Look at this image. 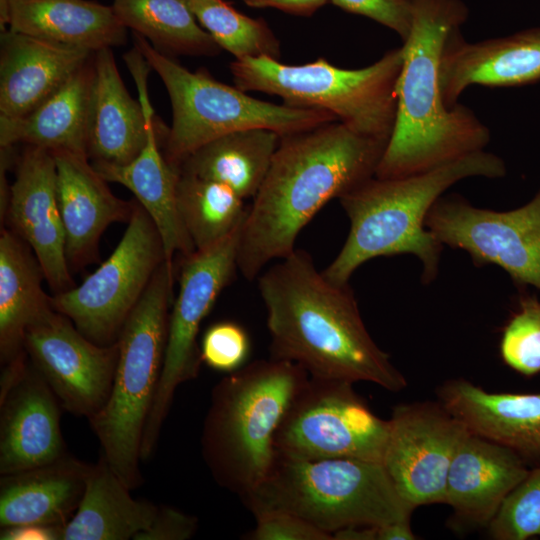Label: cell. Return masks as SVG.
<instances>
[{
    "label": "cell",
    "mask_w": 540,
    "mask_h": 540,
    "mask_svg": "<svg viewBox=\"0 0 540 540\" xmlns=\"http://www.w3.org/2000/svg\"><path fill=\"white\" fill-rule=\"evenodd\" d=\"M346 12L368 17L393 30L404 42L412 29L411 0H329Z\"/></svg>",
    "instance_id": "obj_38"
},
{
    "label": "cell",
    "mask_w": 540,
    "mask_h": 540,
    "mask_svg": "<svg viewBox=\"0 0 540 540\" xmlns=\"http://www.w3.org/2000/svg\"><path fill=\"white\" fill-rule=\"evenodd\" d=\"M4 217L11 230L33 251L54 294L73 288L66 258L57 170L53 153L29 146L17 165Z\"/></svg>",
    "instance_id": "obj_16"
},
{
    "label": "cell",
    "mask_w": 540,
    "mask_h": 540,
    "mask_svg": "<svg viewBox=\"0 0 540 540\" xmlns=\"http://www.w3.org/2000/svg\"><path fill=\"white\" fill-rule=\"evenodd\" d=\"M425 226L438 241L466 251L478 265L503 268L518 284L540 290V191L526 205L498 212L463 197L441 196Z\"/></svg>",
    "instance_id": "obj_13"
},
{
    "label": "cell",
    "mask_w": 540,
    "mask_h": 540,
    "mask_svg": "<svg viewBox=\"0 0 540 540\" xmlns=\"http://www.w3.org/2000/svg\"><path fill=\"white\" fill-rule=\"evenodd\" d=\"M93 55L52 96L25 116H0V145L25 143L87 156V117ZM88 157V156H87Z\"/></svg>",
    "instance_id": "obj_27"
},
{
    "label": "cell",
    "mask_w": 540,
    "mask_h": 540,
    "mask_svg": "<svg viewBox=\"0 0 540 540\" xmlns=\"http://www.w3.org/2000/svg\"><path fill=\"white\" fill-rule=\"evenodd\" d=\"M90 465L66 454L28 470L1 475L0 526H65L84 493Z\"/></svg>",
    "instance_id": "obj_25"
},
{
    "label": "cell",
    "mask_w": 540,
    "mask_h": 540,
    "mask_svg": "<svg viewBox=\"0 0 540 540\" xmlns=\"http://www.w3.org/2000/svg\"><path fill=\"white\" fill-rule=\"evenodd\" d=\"M528 471L514 450L468 432L448 471L445 504L459 525L488 527Z\"/></svg>",
    "instance_id": "obj_21"
},
{
    "label": "cell",
    "mask_w": 540,
    "mask_h": 540,
    "mask_svg": "<svg viewBox=\"0 0 540 540\" xmlns=\"http://www.w3.org/2000/svg\"><path fill=\"white\" fill-rule=\"evenodd\" d=\"M389 422L353 383L308 377L275 433L276 454L296 459L348 458L382 463Z\"/></svg>",
    "instance_id": "obj_10"
},
{
    "label": "cell",
    "mask_w": 540,
    "mask_h": 540,
    "mask_svg": "<svg viewBox=\"0 0 540 540\" xmlns=\"http://www.w3.org/2000/svg\"><path fill=\"white\" fill-rule=\"evenodd\" d=\"M256 525L248 532L247 540H333L306 520L286 511L269 510L254 515Z\"/></svg>",
    "instance_id": "obj_37"
},
{
    "label": "cell",
    "mask_w": 540,
    "mask_h": 540,
    "mask_svg": "<svg viewBox=\"0 0 540 540\" xmlns=\"http://www.w3.org/2000/svg\"><path fill=\"white\" fill-rule=\"evenodd\" d=\"M387 143L338 120L280 136L241 226V274L253 280L269 262L291 254L301 230L329 200L375 176Z\"/></svg>",
    "instance_id": "obj_1"
},
{
    "label": "cell",
    "mask_w": 540,
    "mask_h": 540,
    "mask_svg": "<svg viewBox=\"0 0 540 540\" xmlns=\"http://www.w3.org/2000/svg\"><path fill=\"white\" fill-rule=\"evenodd\" d=\"M59 401L34 366L0 395V474L54 462L67 454Z\"/></svg>",
    "instance_id": "obj_18"
},
{
    "label": "cell",
    "mask_w": 540,
    "mask_h": 540,
    "mask_svg": "<svg viewBox=\"0 0 540 540\" xmlns=\"http://www.w3.org/2000/svg\"><path fill=\"white\" fill-rule=\"evenodd\" d=\"M57 170V192L66 238L70 270L94 262L105 229L114 222H129L136 201L116 197L86 155L52 151Z\"/></svg>",
    "instance_id": "obj_20"
},
{
    "label": "cell",
    "mask_w": 540,
    "mask_h": 540,
    "mask_svg": "<svg viewBox=\"0 0 540 540\" xmlns=\"http://www.w3.org/2000/svg\"><path fill=\"white\" fill-rule=\"evenodd\" d=\"M488 528L496 540L540 536V464L509 494Z\"/></svg>",
    "instance_id": "obj_35"
},
{
    "label": "cell",
    "mask_w": 540,
    "mask_h": 540,
    "mask_svg": "<svg viewBox=\"0 0 540 540\" xmlns=\"http://www.w3.org/2000/svg\"><path fill=\"white\" fill-rule=\"evenodd\" d=\"M413 24L403 42L392 134L375 177L399 178L429 171L484 150L490 130L467 106L448 108L441 97L439 64L452 31L467 20L461 0H411Z\"/></svg>",
    "instance_id": "obj_3"
},
{
    "label": "cell",
    "mask_w": 540,
    "mask_h": 540,
    "mask_svg": "<svg viewBox=\"0 0 540 540\" xmlns=\"http://www.w3.org/2000/svg\"><path fill=\"white\" fill-rule=\"evenodd\" d=\"M201 26L236 60L280 57V43L262 19L248 17L224 0H187Z\"/></svg>",
    "instance_id": "obj_33"
},
{
    "label": "cell",
    "mask_w": 540,
    "mask_h": 540,
    "mask_svg": "<svg viewBox=\"0 0 540 540\" xmlns=\"http://www.w3.org/2000/svg\"><path fill=\"white\" fill-rule=\"evenodd\" d=\"M24 349L64 409L90 420L103 408L112 388L118 342H92L53 309L27 329Z\"/></svg>",
    "instance_id": "obj_15"
},
{
    "label": "cell",
    "mask_w": 540,
    "mask_h": 540,
    "mask_svg": "<svg viewBox=\"0 0 540 540\" xmlns=\"http://www.w3.org/2000/svg\"><path fill=\"white\" fill-rule=\"evenodd\" d=\"M196 517L167 506L158 507L150 526L133 540H186L197 531Z\"/></svg>",
    "instance_id": "obj_39"
},
{
    "label": "cell",
    "mask_w": 540,
    "mask_h": 540,
    "mask_svg": "<svg viewBox=\"0 0 540 540\" xmlns=\"http://www.w3.org/2000/svg\"><path fill=\"white\" fill-rule=\"evenodd\" d=\"M241 226L214 245L184 256L162 370L142 437V460L156 448L177 387L198 376L202 362L197 345L199 328L237 269Z\"/></svg>",
    "instance_id": "obj_12"
},
{
    "label": "cell",
    "mask_w": 540,
    "mask_h": 540,
    "mask_svg": "<svg viewBox=\"0 0 540 540\" xmlns=\"http://www.w3.org/2000/svg\"><path fill=\"white\" fill-rule=\"evenodd\" d=\"M134 40V47L157 72L170 97L172 125L162 148L167 161L177 168L196 149L231 132L263 128L284 136L337 121L324 109L253 98L236 86L215 80L203 69L187 70L137 33Z\"/></svg>",
    "instance_id": "obj_9"
},
{
    "label": "cell",
    "mask_w": 540,
    "mask_h": 540,
    "mask_svg": "<svg viewBox=\"0 0 540 540\" xmlns=\"http://www.w3.org/2000/svg\"><path fill=\"white\" fill-rule=\"evenodd\" d=\"M437 394L470 433L540 464V393H490L460 378L445 382Z\"/></svg>",
    "instance_id": "obj_23"
},
{
    "label": "cell",
    "mask_w": 540,
    "mask_h": 540,
    "mask_svg": "<svg viewBox=\"0 0 540 540\" xmlns=\"http://www.w3.org/2000/svg\"><path fill=\"white\" fill-rule=\"evenodd\" d=\"M136 86L148 125L144 149L126 165L91 164L107 182L121 184L135 195L160 234L166 262L173 264L175 253L188 256L196 251L177 208L176 186L180 170L167 161L161 150L169 128L156 123L147 83L141 81Z\"/></svg>",
    "instance_id": "obj_19"
},
{
    "label": "cell",
    "mask_w": 540,
    "mask_h": 540,
    "mask_svg": "<svg viewBox=\"0 0 540 540\" xmlns=\"http://www.w3.org/2000/svg\"><path fill=\"white\" fill-rule=\"evenodd\" d=\"M241 500L253 515L286 511L332 537L351 526L410 519L415 509L398 492L382 463L278 454L266 478Z\"/></svg>",
    "instance_id": "obj_6"
},
{
    "label": "cell",
    "mask_w": 540,
    "mask_h": 540,
    "mask_svg": "<svg viewBox=\"0 0 540 540\" xmlns=\"http://www.w3.org/2000/svg\"><path fill=\"white\" fill-rule=\"evenodd\" d=\"M63 526L28 524L1 528V540H62Z\"/></svg>",
    "instance_id": "obj_40"
},
{
    "label": "cell",
    "mask_w": 540,
    "mask_h": 540,
    "mask_svg": "<svg viewBox=\"0 0 540 540\" xmlns=\"http://www.w3.org/2000/svg\"><path fill=\"white\" fill-rule=\"evenodd\" d=\"M173 278V264L163 261L121 330L110 395L89 420L101 453L131 490L143 480L141 442L164 360Z\"/></svg>",
    "instance_id": "obj_7"
},
{
    "label": "cell",
    "mask_w": 540,
    "mask_h": 540,
    "mask_svg": "<svg viewBox=\"0 0 540 540\" xmlns=\"http://www.w3.org/2000/svg\"><path fill=\"white\" fill-rule=\"evenodd\" d=\"M410 519L377 526V540H414Z\"/></svg>",
    "instance_id": "obj_42"
},
{
    "label": "cell",
    "mask_w": 540,
    "mask_h": 540,
    "mask_svg": "<svg viewBox=\"0 0 540 540\" xmlns=\"http://www.w3.org/2000/svg\"><path fill=\"white\" fill-rule=\"evenodd\" d=\"M101 453L90 465L79 506L63 528L62 540H128L147 529L158 506L135 500Z\"/></svg>",
    "instance_id": "obj_29"
},
{
    "label": "cell",
    "mask_w": 540,
    "mask_h": 540,
    "mask_svg": "<svg viewBox=\"0 0 540 540\" xmlns=\"http://www.w3.org/2000/svg\"><path fill=\"white\" fill-rule=\"evenodd\" d=\"M540 80V27L515 34L467 42L455 29L439 64L441 97L448 108L470 86L515 87Z\"/></svg>",
    "instance_id": "obj_17"
},
{
    "label": "cell",
    "mask_w": 540,
    "mask_h": 540,
    "mask_svg": "<svg viewBox=\"0 0 540 540\" xmlns=\"http://www.w3.org/2000/svg\"><path fill=\"white\" fill-rule=\"evenodd\" d=\"M402 64L401 46L360 69L339 68L324 58L287 65L260 56L235 60L230 71L242 91L276 95L292 107L327 110L354 131L388 142L396 119Z\"/></svg>",
    "instance_id": "obj_8"
},
{
    "label": "cell",
    "mask_w": 540,
    "mask_h": 540,
    "mask_svg": "<svg viewBox=\"0 0 540 540\" xmlns=\"http://www.w3.org/2000/svg\"><path fill=\"white\" fill-rule=\"evenodd\" d=\"M382 465L401 496L415 508L444 503L448 471L469 432L441 403L396 406Z\"/></svg>",
    "instance_id": "obj_14"
},
{
    "label": "cell",
    "mask_w": 540,
    "mask_h": 540,
    "mask_svg": "<svg viewBox=\"0 0 540 540\" xmlns=\"http://www.w3.org/2000/svg\"><path fill=\"white\" fill-rule=\"evenodd\" d=\"M7 26L55 44L96 52L126 43L112 6L86 0H7Z\"/></svg>",
    "instance_id": "obj_26"
},
{
    "label": "cell",
    "mask_w": 540,
    "mask_h": 540,
    "mask_svg": "<svg viewBox=\"0 0 540 540\" xmlns=\"http://www.w3.org/2000/svg\"><path fill=\"white\" fill-rule=\"evenodd\" d=\"M280 135L263 128L231 132L191 153L180 172L222 183L244 200L254 198L278 147Z\"/></svg>",
    "instance_id": "obj_30"
},
{
    "label": "cell",
    "mask_w": 540,
    "mask_h": 540,
    "mask_svg": "<svg viewBox=\"0 0 540 540\" xmlns=\"http://www.w3.org/2000/svg\"><path fill=\"white\" fill-rule=\"evenodd\" d=\"M163 261L160 234L136 202L126 231L109 258L80 285L54 294L52 307L92 342L112 345Z\"/></svg>",
    "instance_id": "obj_11"
},
{
    "label": "cell",
    "mask_w": 540,
    "mask_h": 540,
    "mask_svg": "<svg viewBox=\"0 0 540 540\" xmlns=\"http://www.w3.org/2000/svg\"><path fill=\"white\" fill-rule=\"evenodd\" d=\"M43 269L12 230L0 236V358L2 366L23 353L27 329L53 310L43 288Z\"/></svg>",
    "instance_id": "obj_28"
},
{
    "label": "cell",
    "mask_w": 540,
    "mask_h": 540,
    "mask_svg": "<svg viewBox=\"0 0 540 540\" xmlns=\"http://www.w3.org/2000/svg\"><path fill=\"white\" fill-rule=\"evenodd\" d=\"M112 7L126 28L160 52L212 56L221 50L197 23L187 0H113Z\"/></svg>",
    "instance_id": "obj_31"
},
{
    "label": "cell",
    "mask_w": 540,
    "mask_h": 540,
    "mask_svg": "<svg viewBox=\"0 0 540 540\" xmlns=\"http://www.w3.org/2000/svg\"><path fill=\"white\" fill-rule=\"evenodd\" d=\"M252 8H275L286 13L310 16L329 0H242Z\"/></svg>",
    "instance_id": "obj_41"
},
{
    "label": "cell",
    "mask_w": 540,
    "mask_h": 540,
    "mask_svg": "<svg viewBox=\"0 0 540 540\" xmlns=\"http://www.w3.org/2000/svg\"><path fill=\"white\" fill-rule=\"evenodd\" d=\"M503 361L525 376L540 373V301L521 298L519 309L504 327L500 342Z\"/></svg>",
    "instance_id": "obj_34"
},
{
    "label": "cell",
    "mask_w": 540,
    "mask_h": 540,
    "mask_svg": "<svg viewBox=\"0 0 540 540\" xmlns=\"http://www.w3.org/2000/svg\"><path fill=\"white\" fill-rule=\"evenodd\" d=\"M249 353L250 339L246 330L231 321L219 322L209 327L200 346L202 362L226 373L243 367Z\"/></svg>",
    "instance_id": "obj_36"
},
{
    "label": "cell",
    "mask_w": 540,
    "mask_h": 540,
    "mask_svg": "<svg viewBox=\"0 0 540 540\" xmlns=\"http://www.w3.org/2000/svg\"><path fill=\"white\" fill-rule=\"evenodd\" d=\"M181 221L195 247L206 249L239 227L247 208L230 187L180 172L176 186Z\"/></svg>",
    "instance_id": "obj_32"
},
{
    "label": "cell",
    "mask_w": 540,
    "mask_h": 540,
    "mask_svg": "<svg viewBox=\"0 0 540 540\" xmlns=\"http://www.w3.org/2000/svg\"><path fill=\"white\" fill-rule=\"evenodd\" d=\"M94 76L87 117V156L91 162L126 165L144 149L148 125L119 73L112 48L94 52Z\"/></svg>",
    "instance_id": "obj_24"
},
{
    "label": "cell",
    "mask_w": 540,
    "mask_h": 540,
    "mask_svg": "<svg viewBox=\"0 0 540 540\" xmlns=\"http://www.w3.org/2000/svg\"><path fill=\"white\" fill-rule=\"evenodd\" d=\"M308 373L271 357L228 373L213 388L201 445L215 481L240 498L255 489L275 459V433Z\"/></svg>",
    "instance_id": "obj_5"
},
{
    "label": "cell",
    "mask_w": 540,
    "mask_h": 540,
    "mask_svg": "<svg viewBox=\"0 0 540 540\" xmlns=\"http://www.w3.org/2000/svg\"><path fill=\"white\" fill-rule=\"evenodd\" d=\"M10 29L1 34L0 116L17 118L52 96L93 55Z\"/></svg>",
    "instance_id": "obj_22"
},
{
    "label": "cell",
    "mask_w": 540,
    "mask_h": 540,
    "mask_svg": "<svg viewBox=\"0 0 540 540\" xmlns=\"http://www.w3.org/2000/svg\"><path fill=\"white\" fill-rule=\"evenodd\" d=\"M272 356L301 366L310 377L371 382L390 392L407 386L367 331L348 284L318 271L295 249L258 276Z\"/></svg>",
    "instance_id": "obj_2"
},
{
    "label": "cell",
    "mask_w": 540,
    "mask_h": 540,
    "mask_svg": "<svg viewBox=\"0 0 540 540\" xmlns=\"http://www.w3.org/2000/svg\"><path fill=\"white\" fill-rule=\"evenodd\" d=\"M505 173L500 157L481 150L426 172L368 179L339 198L350 229L338 255L322 273L334 283L348 284L355 270L370 259L412 254L422 264V282L430 283L438 274L443 249L425 226L434 203L465 178H499Z\"/></svg>",
    "instance_id": "obj_4"
}]
</instances>
